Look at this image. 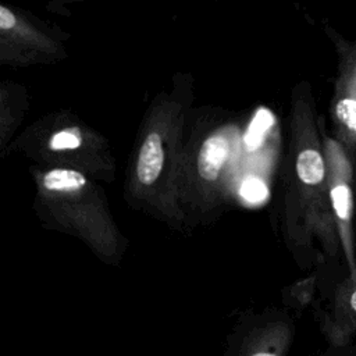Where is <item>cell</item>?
I'll use <instances>...</instances> for the list:
<instances>
[{
    "label": "cell",
    "instance_id": "1",
    "mask_svg": "<svg viewBox=\"0 0 356 356\" xmlns=\"http://www.w3.org/2000/svg\"><path fill=\"white\" fill-rule=\"evenodd\" d=\"M32 210L39 225L81 241L103 264L115 267L128 239L114 220L100 182L72 170L29 164Z\"/></svg>",
    "mask_w": 356,
    "mask_h": 356
},
{
    "label": "cell",
    "instance_id": "2",
    "mask_svg": "<svg viewBox=\"0 0 356 356\" xmlns=\"http://www.w3.org/2000/svg\"><path fill=\"white\" fill-rule=\"evenodd\" d=\"M181 117L178 103L160 96L147 108L128 161L124 197L136 210L175 218Z\"/></svg>",
    "mask_w": 356,
    "mask_h": 356
},
{
    "label": "cell",
    "instance_id": "3",
    "mask_svg": "<svg viewBox=\"0 0 356 356\" xmlns=\"http://www.w3.org/2000/svg\"><path fill=\"white\" fill-rule=\"evenodd\" d=\"M18 153L33 165L78 171L97 182L115 178L110 140L72 108L42 114L11 139L0 157Z\"/></svg>",
    "mask_w": 356,
    "mask_h": 356
},
{
    "label": "cell",
    "instance_id": "4",
    "mask_svg": "<svg viewBox=\"0 0 356 356\" xmlns=\"http://www.w3.org/2000/svg\"><path fill=\"white\" fill-rule=\"evenodd\" d=\"M71 35L61 26L0 3V67L54 65L70 57Z\"/></svg>",
    "mask_w": 356,
    "mask_h": 356
},
{
    "label": "cell",
    "instance_id": "5",
    "mask_svg": "<svg viewBox=\"0 0 356 356\" xmlns=\"http://www.w3.org/2000/svg\"><path fill=\"white\" fill-rule=\"evenodd\" d=\"M327 167V189L330 206L338 225L341 242L349 260L353 277L356 274L352 249V165L346 152L332 138H325L324 145ZM352 277V278H353Z\"/></svg>",
    "mask_w": 356,
    "mask_h": 356
},
{
    "label": "cell",
    "instance_id": "6",
    "mask_svg": "<svg viewBox=\"0 0 356 356\" xmlns=\"http://www.w3.org/2000/svg\"><path fill=\"white\" fill-rule=\"evenodd\" d=\"M332 117L341 146H356V49H345L341 53L339 74L337 79Z\"/></svg>",
    "mask_w": 356,
    "mask_h": 356
},
{
    "label": "cell",
    "instance_id": "7",
    "mask_svg": "<svg viewBox=\"0 0 356 356\" xmlns=\"http://www.w3.org/2000/svg\"><path fill=\"white\" fill-rule=\"evenodd\" d=\"M236 139L234 127H224L203 139L193 160V174L200 189H217L232 157Z\"/></svg>",
    "mask_w": 356,
    "mask_h": 356
},
{
    "label": "cell",
    "instance_id": "8",
    "mask_svg": "<svg viewBox=\"0 0 356 356\" xmlns=\"http://www.w3.org/2000/svg\"><path fill=\"white\" fill-rule=\"evenodd\" d=\"M31 107L25 85L15 81H0V150L3 152L17 135Z\"/></svg>",
    "mask_w": 356,
    "mask_h": 356
},
{
    "label": "cell",
    "instance_id": "9",
    "mask_svg": "<svg viewBox=\"0 0 356 356\" xmlns=\"http://www.w3.org/2000/svg\"><path fill=\"white\" fill-rule=\"evenodd\" d=\"M299 134L296 146L295 172L299 184L306 191H321L327 186L325 159L318 149V142L314 135L305 131Z\"/></svg>",
    "mask_w": 356,
    "mask_h": 356
},
{
    "label": "cell",
    "instance_id": "10",
    "mask_svg": "<svg viewBox=\"0 0 356 356\" xmlns=\"http://www.w3.org/2000/svg\"><path fill=\"white\" fill-rule=\"evenodd\" d=\"M291 330L281 321L257 328L243 343L241 356H285Z\"/></svg>",
    "mask_w": 356,
    "mask_h": 356
},
{
    "label": "cell",
    "instance_id": "11",
    "mask_svg": "<svg viewBox=\"0 0 356 356\" xmlns=\"http://www.w3.org/2000/svg\"><path fill=\"white\" fill-rule=\"evenodd\" d=\"M356 334V285L346 293L343 300L337 307L334 323L330 324V335L338 343Z\"/></svg>",
    "mask_w": 356,
    "mask_h": 356
},
{
    "label": "cell",
    "instance_id": "12",
    "mask_svg": "<svg viewBox=\"0 0 356 356\" xmlns=\"http://www.w3.org/2000/svg\"><path fill=\"white\" fill-rule=\"evenodd\" d=\"M271 124H273V115L267 110L256 114L254 120L249 125V129L245 135V143L248 149H253L259 145V142L261 140V135H264L268 131Z\"/></svg>",
    "mask_w": 356,
    "mask_h": 356
},
{
    "label": "cell",
    "instance_id": "13",
    "mask_svg": "<svg viewBox=\"0 0 356 356\" xmlns=\"http://www.w3.org/2000/svg\"><path fill=\"white\" fill-rule=\"evenodd\" d=\"M239 195L248 203H260L267 196V186L260 178L249 177L242 181Z\"/></svg>",
    "mask_w": 356,
    "mask_h": 356
},
{
    "label": "cell",
    "instance_id": "14",
    "mask_svg": "<svg viewBox=\"0 0 356 356\" xmlns=\"http://www.w3.org/2000/svg\"><path fill=\"white\" fill-rule=\"evenodd\" d=\"M0 154H1V150H0Z\"/></svg>",
    "mask_w": 356,
    "mask_h": 356
}]
</instances>
